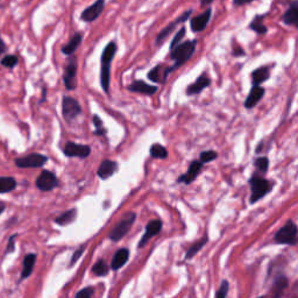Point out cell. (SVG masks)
Wrapping results in <instances>:
<instances>
[{
  "label": "cell",
  "mask_w": 298,
  "mask_h": 298,
  "mask_svg": "<svg viewBox=\"0 0 298 298\" xmlns=\"http://www.w3.org/2000/svg\"><path fill=\"white\" fill-rule=\"evenodd\" d=\"M118 46L116 41H110L104 48L100 56V85L106 93L110 92L111 80V64L116 56Z\"/></svg>",
  "instance_id": "6da1fadb"
},
{
  "label": "cell",
  "mask_w": 298,
  "mask_h": 298,
  "mask_svg": "<svg viewBox=\"0 0 298 298\" xmlns=\"http://www.w3.org/2000/svg\"><path fill=\"white\" fill-rule=\"evenodd\" d=\"M197 41L195 40H188L185 42L178 43L177 46L174 47L170 50V60L174 61V66L167 68L168 74L172 73V71L181 68L183 64L188 62V61L191 59L193 54L196 52V47H197Z\"/></svg>",
  "instance_id": "7a4b0ae2"
},
{
  "label": "cell",
  "mask_w": 298,
  "mask_h": 298,
  "mask_svg": "<svg viewBox=\"0 0 298 298\" xmlns=\"http://www.w3.org/2000/svg\"><path fill=\"white\" fill-rule=\"evenodd\" d=\"M136 214L134 212H128L124 214V217L118 221V224L114 226V228L110 232L109 239L112 240L113 242L120 241V240L127 234L129 229H131L133 224H134Z\"/></svg>",
  "instance_id": "3957f363"
},
{
  "label": "cell",
  "mask_w": 298,
  "mask_h": 298,
  "mask_svg": "<svg viewBox=\"0 0 298 298\" xmlns=\"http://www.w3.org/2000/svg\"><path fill=\"white\" fill-rule=\"evenodd\" d=\"M193 13V10L190 9L188 11H185V12H183L181 16L176 18L174 21H171L170 24H168L166 27L163 28L162 31L160 32L159 34L156 35V39H155V45L157 47L162 46L166 40L168 39V37H170V35L174 33V31L176 30V27L178 26V25L181 24H185L186 21L190 19V17H191V14Z\"/></svg>",
  "instance_id": "277c9868"
},
{
  "label": "cell",
  "mask_w": 298,
  "mask_h": 298,
  "mask_svg": "<svg viewBox=\"0 0 298 298\" xmlns=\"http://www.w3.org/2000/svg\"><path fill=\"white\" fill-rule=\"evenodd\" d=\"M249 185L250 190H252V195H250L249 202L250 204L256 203L257 200L263 198V197L267 195L268 192H270L271 185L267 179L258 177V176L254 175L252 178L249 179Z\"/></svg>",
  "instance_id": "5b68a950"
},
{
  "label": "cell",
  "mask_w": 298,
  "mask_h": 298,
  "mask_svg": "<svg viewBox=\"0 0 298 298\" xmlns=\"http://www.w3.org/2000/svg\"><path fill=\"white\" fill-rule=\"evenodd\" d=\"M276 243L295 246L297 243V226L293 221L289 220L274 236Z\"/></svg>",
  "instance_id": "8992f818"
},
{
  "label": "cell",
  "mask_w": 298,
  "mask_h": 298,
  "mask_svg": "<svg viewBox=\"0 0 298 298\" xmlns=\"http://www.w3.org/2000/svg\"><path fill=\"white\" fill-rule=\"evenodd\" d=\"M77 71H78L77 57L70 55L63 75L64 85H66V88L68 90H70V91L77 88Z\"/></svg>",
  "instance_id": "52a82bcc"
},
{
  "label": "cell",
  "mask_w": 298,
  "mask_h": 298,
  "mask_svg": "<svg viewBox=\"0 0 298 298\" xmlns=\"http://www.w3.org/2000/svg\"><path fill=\"white\" fill-rule=\"evenodd\" d=\"M48 162V157L46 155H42V154H30V155L18 157L14 161L16 166L18 168H41L45 166V164Z\"/></svg>",
  "instance_id": "ba28073f"
},
{
  "label": "cell",
  "mask_w": 298,
  "mask_h": 298,
  "mask_svg": "<svg viewBox=\"0 0 298 298\" xmlns=\"http://www.w3.org/2000/svg\"><path fill=\"white\" fill-rule=\"evenodd\" d=\"M106 0H96L95 3L86 7L81 13V20L86 24H91L102 16L105 10Z\"/></svg>",
  "instance_id": "9c48e42d"
},
{
  "label": "cell",
  "mask_w": 298,
  "mask_h": 298,
  "mask_svg": "<svg viewBox=\"0 0 298 298\" xmlns=\"http://www.w3.org/2000/svg\"><path fill=\"white\" fill-rule=\"evenodd\" d=\"M62 112L64 119L70 123L82 113V107L73 97L64 96L62 99Z\"/></svg>",
  "instance_id": "30bf717a"
},
{
  "label": "cell",
  "mask_w": 298,
  "mask_h": 298,
  "mask_svg": "<svg viewBox=\"0 0 298 298\" xmlns=\"http://www.w3.org/2000/svg\"><path fill=\"white\" fill-rule=\"evenodd\" d=\"M212 7H206L205 11L198 16H195L190 19V28L193 33H202L209 25L211 18H212Z\"/></svg>",
  "instance_id": "8fae6325"
},
{
  "label": "cell",
  "mask_w": 298,
  "mask_h": 298,
  "mask_svg": "<svg viewBox=\"0 0 298 298\" xmlns=\"http://www.w3.org/2000/svg\"><path fill=\"white\" fill-rule=\"evenodd\" d=\"M59 184L60 183L56 175L49 170H43L37 178V182H35V185L41 191H52V190L57 188Z\"/></svg>",
  "instance_id": "7c38bea8"
},
{
  "label": "cell",
  "mask_w": 298,
  "mask_h": 298,
  "mask_svg": "<svg viewBox=\"0 0 298 298\" xmlns=\"http://www.w3.org/2000/svg\"><path fill=\"white\" fill-rule=\"evenodd\" d=\"M64 155L68 157H80V159H86L91 154V148L85 145H78L75 142H67L63 148Z\"/></svg>",
  "instance_id": "4fadbf2b"
},
{
  "label": "cell",
  "mask_w": 298,
  "mask_h": 298,
  "mask_svg": "<svg viewBox=\"0 0 298 298\" xmlns=\"http://www.w3.org/2000/svg\"><path fill=\"white\" fill-rule=\"evenodd\" d=\"M162 229V221L160 219H156V220H152L148 222L146 226V231L143 233L141 240L139 242V248H142V247L146 246L147 242H149V240H152L154 236H156Z\"/></svg>",
  "instance_id": "5bb4252c"
},
{
  "label": "cell",
  "mask_w": 298,
  "mask_h": 298,
  "mask_svg": "<svg viewBox=\"0 0 298 298\" xmlns=\"http://www.w3.org/2000/svg\"><path fill=\"white\" fill-rule=\"evenodd\" d=\"M281 20L283 24L288 25V26L296 27L298 24V2L297 0H291L289 3V7L283 13L281 17Z\"/></svg>",
  "instance_id": "9a60e30c"
},
{
  "label": "cell",
  "mask_w": 298,
  "mask_h": 298,
  "mask_svg": "<svg viewBox=\"0 0 298 298\" xmlns=\"http://www.w3.org/2000/svg\"><path fill=\"white\" fill-rule=\"evenodd\" d=\"M210 84H211L210 77L207 76L205 73H203L198 78H197L196 82H193L192 84H190L188 88H186L185 92L188 96L198 95V93L202 92L204 89L209 88Z\"/></svg>",
  "instance_id": "2e32d148"
},
{
  "label": "cell",
  "mask_w": 298,
  "mask_h": 298,
  "mask_svg": "<svg viewBox=\"0 0 298 298\" xmlns=\"http://www.w3.org/2000/svg\"><path fill=\"white\" fill-rule=\"evenodd\" d=\"M203 163L200 161H193L190 164L189 170L186 171V174H183L181 177L177 179V183H185V184H191V183L197 178V176L202 170Z\"/></svg>",
  "instance_id": "e0dca14e"
},
{
  "label": "cell",
  "mask_w": 298,
  "mask_h": 298,
  "mask_svg": "<svg viewBox=\"0 0 298 298\" xmlns=\"http://www.w3.org/2000/svg\"><path fill=\"white\" fill-rule=\"evenodd\" d=\"M82 41H83V34H82V33H75L73 37L70 38L69 42H68L67 45H64L62 47L61 52H62L64 55H67V56L74 55L75 52H76V50L80 48V46L82 45Z\"/></svg>",
  "instance_id": "ac0fdd59"
},
{
  "label": "cell",
  "mask_w": 298,
  "mask_h": 298,
  "mask_svg": "<svg viewBox=\"0 0 298 298\" xmlns=\"http://www.w3.org/2000/svg\"><path fill=\"white\" fill-rule=\"evenodd\" d=\"M264 96V89L260 85H254L250 90L248 97H247L245 102L246 109H253Z\"/></svg>",
  "instance_id": "d6986e66"
},
{
  "label": "cell",
  "mask_w": 298,
  "mask_h": 298,
  "mask_svg": "<svg viewBox=\"0 0 298 298\" xmlns=\"http://www.w3.org/2000/svg\"><path fill=\"white\" fill-rule=\"evenodd\" d=\"M117 170H118V163L116 162V161L105 160L100 163L97 174H98L99 178L107 179V178H110L111 176H112Z\"/></svg>",
  "instance_id": "ffe728a7"
},
{
  "label": "cell",
  "mask_w": 298,
  "mask_h": 298,
  "mask_svg": "<svg viewBox=\"0 0 298 298\" xmlns=\"http://www.w3.org/2000/svg\"><path fill=\"white\" fill-rule=\"evenodd\" d=\"M167 68L168 67H164L163 64H157L156 67H154L153 69L149 71L147 76H148L149 80L154 82V83H164L167 77L169 76Z\"/></svg>",
  "instance_id": "44dd1931"
},
{
  "label": "cell",
  "mask_w": 298,
  "mask_h": 298,
  "mask_svg": "<svg viewBox=\"0 0 298 298\" xmlns=\"http://www.w3.org/2000/svg\"><path fill=\"white\" fill-rule=\"evenodd\" d=\"M128 90L132 92L143 93V95H147V96H153L154 93L157 91V86L149 85L143 81H135L128 86Z\"/></svg>",
  "instance_id": "7402d4cb"
},
{
  "label": "cell",
  "mask_w": 298,
  "mask_h": 298,
  "mask_svg": "<svg viewBox=\"0 0 298 298\" xmlns=\"http://www.w3.org/2000/svg\"><path fill=\"white\" fill-rule=\"evenodd\" d=\"M268 16V13H264V14H256V16H254V18L252 19V21L249 23V30H252L253 32H255L256 34L258 35H264L267 34L268 32V27L264 25V19L265 17Z\"/></svg>",
  "instance_id": "603a6c76"
},
{
  "label": "cell",
  "mask_w": 298,
  "mask_h": 298,
  "mask_svg": "<svg viewBox=\"0 0 298 298\" xmlns=\"http://www.w3.org/2000/svg\"><path fill=\"white\" fill-rule=\"evenodd\" d=\"M129 258V250L127 248H121L117 250V253L114 254L112 258V262H111V268L112 270H118L121 267H124L126 264V262Z\"/></svg>",
  "instance_id": "cb8c5ba5"
},
{
  "label": "cell",
  "mask_w": 298,
  "mask_h": 298,
  "mask_svg": "<svg viewBox=\"0 0 298 298\" xmlns=\"http://www.w3.org/2000/svg\"><path fill=\"white\" fill-rule=\"evenodd\" d=\"M35 261H37V255L35 254H27L26 256L24 258V268H23V271H21V275H20V278H19V282L23 281V279L30 277L32 275V272H33V269H34V265H35Z\"/></svg>",
  "instance_id": "d4e9b609"
},
{
  "label": "cell",
  "mask_w": 298,
  "mask_h": 298,
  "mask_svg": "<svg viewBox=\"0 0 298 298\" xmlns=\"http://www.w3.org/2000/svg\"><path fill=\"white\" fill-rule=\"evenodd\" d=\"M270 77V67L265 66L257 68L252 73V81L254 85H261L263 82L268 81Z\"/></svg>",
  "instance_id": "484cf974"
},
{
  "label": "cell",
  "mask_w": 298,
  "mask_h": 298,
  "mask_svg": "<svg viewBox=\"0 0 298 298\" xmlns=\"http://www.w3.org/2000/svg\"><path fill=\"white\" fill-rule=\"evenodd\" d=\"M289 282L288 278L285 277L284 275H279L276 277L275 282H274V289H272V296L274 297H279L282 296V293L288 286Z\"/></svg>",
  "instance_id": "4316f807"
},
{
  "label": "cell",
  "mask_w": 298,
  "mask_h": 298,
  "mask_svg": "<svg viewBox=\"0 0 298 298\" xmlns=\"http://www.w3.org/2000/svg\"><path fill=\"white\" fill-rule=\"evenodd\" d=\"M17 188V181L10 176H0V193L13 191Z\"/></svg>",
  "instance_id": "83f0119b"
},
{
  "label": "cell",
  "mask_w": 298,
  "mask_h": 298,
  "mask_svg": "<svg viewBox=\"0 0 298 298\" xmlns=\"http://www.w3.org/2000/svg\"><path fill=\"white\" fill-rule=\"evenodd\" d=\"M76 217H77V209H71L69 211H67V212L59 215V217L55 219V222L56 224H59L60 226H66L71 224V222L76 219Z\"/></svg>",
  "instance_id": "f1b7e54d"
},
{
  "label": "cell",
  "mask_w": 298,
  "mask_h": 298,
  "mask_svg": "<svg viewBox=\"0 0 298 298\" xmlns=\"http://www.w3.org/2000/svg\"><path fill=\"white\" fill-rule=\"evenodd\" d=\"M206 242H207V236H204L202 240H199V241L193 243V245L190 247V248L188 249V252H186V254H185V260H190V258H192L193 256H195L196 254L198 253L204 246H205Z\"/></svg>",
  "instance_id": "f546056e"
},
{
  "label": "cell",
  "mask_w": 298,
  "mask_h": 298,
  "mask_svg": "<svg viewBox=\"0 0 298 298\" xmlns=\"http://www.w3.org/2000/svg\"><path fill=\"white\" fill-rule=\"evenodd\" d=\"M110 271V267L107 265L105 260H98L92 267V274L96 276H106Z\"/></svg>",
  "instance_id": "4dcf8cb0"
},
{
  "label": "cell",
  "mask_w": 298,
  "mask_h": 298,
  "mask_svg": "<svg viewBox=\"0 0 298 298\" xmlns=\"http://www.w3.org/2000/svg\"><path fill=\"white\" fill-rule=\"evenodd\" d=\"M150 155L154 159H167L168 157V152L167 149L164 148L162 145H159V143H155L150 147Z\"/></svg>",
  "instance_id": "1f68e13d"
},
{
  "label": "cell",
  "mask_w": 298,
  "mask_h": 298,
  "mask_svg": "<svg viewBox=\"0 0 298 298\" xmlns=\"http://www.w3.org/2000/svg\"><path fill=\"white\" fill-rule=\"evenodd\" d=\"M2 66L5 67V68H10V69H12L17 66L18 63H19V59H18L17 55H6L4 59L2 60Z\"/></svg>",
  "instance_id": "d6a6232c"
},
{
  "label": "cell",
  "mask_w": 298,
  "mask_h": 298,
  "mask_svg": "<svg viewBox=\"0 0 298 298\" xmlns=\"http://www.w3.org/2000/svg\"><path fill=\"white\" fill-rule=\"evenodd\" d=\"M92 121H93V125H95V128H96V131H95V134L96 135H105L106 134V129L103 127V121H102V119H100V118L98 117V116H93V118H92Z\"/></svg>",
  "instance_id": "836d02e7"
},
{
  "label": "cell",
  "mask_w": 298,
  "mask_h": 298,
  "mask_svg": "<svg viewBox=\"0 0 298 298\" xmlns=\"http://www.w3.org/2000/svg\"><path fill=\"white\" fill-rule=\"evenodd\" d=\"M217 157H218V154L215 153L214 150H207V152H203L200 154L199 159L202 163H209V162H212V161H214Z\"/></svg>",
  "instance_id": "e575fe53"
},
{
  "label": "cell",
  "mask_w": 298,
  "mask_h": 298,
  "mask_svg": "<svg viewBox=\"0 0 298 298\" xmlns=\"http://www.w3.org/2000/svg\"><path fill=\"white\" fill-rule=\"evenodd\" d=\"M185 32H186V28L183 26V27H181V30H179L177 33L175 34V37H174V39H172L171 40V42H170V50L174 48V47H176L178 45V43H181V41L183 40V39H184V37H185Z\"/></svg>",
  "instance_id": "d590c367"
},
{
  "label": "cell",
  "mask_w": 298,
  "mask_h": 298,
  "mask_svg": "<svg viewBox=\"0 0 298 298\" xmlns=\"http://www.w3.org/2000/svg\"><path fill=\"white\" fill-rule=\"evenodd\" d=\"M254 166H255L260 171L265 172L268 170V167H269V160L264 156L258 157V159L255 160V162H254Z\"/></svg>",
  "instance_id": "8d00e7d4"
},
{
  "label": "cell",
  "mask_w": 298,
  "mask_h": 298,
  "mask_svg": "<svg viewBox=\"0 0 298 298\" xmlns=\"http://www.w3.org/2000/svg\"><path fill=\"white\" fill-rule=\"evenodd\" d=\"M228 288H229V283L226 281V279H224V281L221 282L220 288H219L218 291L215 292V297H217V298H225L228 293Z\"/></svg>",
  "instance_id": "74e56055"
},
{
  "label": "cell",
  "mask_w": 298,
  "mask_h": 298,
  "mask_svg": "<svg viewBox=\"0 0 298 298\" xmlns=\"http://www.w3.org/2000/svg\"><path fill=\"white\" fill-rule=\"evenodd\" d=\"M93 295H95V288L93 286H88V288L82 289L81 291H78L76 293L77 298H91Z\"/></svg>",
  "instance_id": "f35d334b"
},
{
  "label": "cell",
  "mask_w": 298,
  "mask_h": 298,
  "mask_svg": "<svg viewBox=\"0 0 298 298\" xmlns=\"http://www.w3.org/2000/svg\"><path fill=\"white\" fill-rule=\"evenodd\" d=\"M18 236V234H14L10 238L9 240V243H7V247H6V252H5V255H7V254L10 253H13L14 249H16V243H14V240H16V238Z\"/></svg>",
  "instance_id": "ab89813d"
},
{
  "label": "cell",
  "mask_w": 298,
  "mask_h": 298,
  "mask_svg": "<svg viewBox=\"0 0 298 298\" xmlns=\"http://www.w3.org/2000/svg\"><path fill=\"white\" fill-rule=\"evenodd\" d=\"M84 248H85V247H84V246H82L80 249H78V250H76V252H75V254L73 255V257H71L70 267H73V265L77 262L78 258H80V257L82 256V254H83V252H84Z\"/></svg>",
  "instance_id": "60d3db41"
},
{
  "label": "cell",
  "mask_w": 298,
  "mask_h": 298,
  "mask_svg": "<svg viewBox=\"0 0 298 298\" xmlns=\"http://www.w3.org/2000/svg\"><path fill=\"white\" fill-rule=\"evenodd\" d=\"M255 2V0H233V6L234 7H242L248 5V4H252Z\"/></svg>",
  "instance_id": "b9f144b4"
},
{
  "label": "cell",
  "mask_w": 298,
  "mask_h": 298,
  "mask_svg": "<svg viewBox=\"0 0 298 298\" xmlns=\"http://www.w3.org/2000/svg\"><path fill=\"white\" fill-rule=\"evenodd\" d=\"M233 56H235V57H239V56H245L246 55V53H245V50H243L241 47H235L234 49H233Z\"/></svg>",
  "instance_id": "7bdbcfd3"
},
{
  "label": "cell",
  "mask_w": 298,
  "mask_h": 298,
  "mask_svg": "<svg viewBox=\"0 0 298 298\" xmlns=\"http://www.w3.org/2000/svg\"><path fill=\"white\" fill-rule=\"evenodd\" d=\"M214 0H200V7L202 9H206V7H210L212 5V3Z\"/></svg>",
  "instance_id": "ee69618b"
},
{
  "label": "cell",
  "mask_w": 298,
  "mask_h": 298,
  "mask_svg": "<svg viewBox=\"0 0 298 298\" xmlns=\"http://www.w3.org/2000/svg\"><path fill=\"white\" fill-rule=\"evenodd\" d=\"M5 52H6V45L5 42L3 41V39L0 38V56H2Z\"/></svg>",
  "instance_id": "f6af8a7d"
},
{
  "label": "cell",
  "mask_w": 298,
  "mask_h": 298,
  "mask_svg": "<svg viewBox=\"0 0 298 298\" xmlns=\"http://www.w3.org/2000/svg\"><path fill=\"white\" fill-rule=\"evenodd\" d=\"M5 209H6V204L3 203V202H0V214H2L4 212V211H5Z\"/></svg>",
  "instance_id": "bcb514c9"
}]
</instances>
